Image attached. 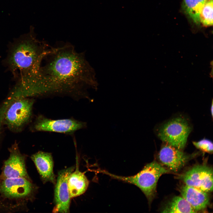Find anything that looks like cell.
Listing matches in <instances>:
<instances>
[{
  "mask_svg": "<svg viewBox=\"0 0 213 213\" xmlns=\"http://www.w3.org/2000/svg\"><path fill=\"white\" fill-rule=\"evenodd\" d=\"M181 150L165 143L162 147L158 154L161 164L169 170L174 172L179 171L195 154H188Z\"/></svg>",
  "mask_w": 213,
  "mask_h": 213,
  "instance_id": "cell-11",
  "label": "cell"
},
{
  "mask_svg": "<svg viewBox=\"0 0 213 213\" xmlns=\"http://www.w3.org/2000/svg\"><path fill=\"white\" fill-rule=\"evenodd\" d=\"M213 3V0H208L204 6L200 13V22L204 26L212 25Z\"/></svg>",
  "mask_w": 213,
  "mask_h": 213,
  "instance_id": "cell-17",
  "label": "cell"
},
{
  "mask_svg": "<svg viewBox=\"0 0 213 213\" xmlns=\"http://www.w3.org/2000/svg\"><path fill=\"white\" fill-rule=\"evenodd\" d=\"M14 45L8 62L11 70L18 73L19 80L29 78L37 72L43 57L51 47L36 38L32 26L30 32Z\"/></svg>",
  "mask_w": 213,
  "mask_h": 213,
  "instance_id": "cell-2",
  "label": "cell"
},
{
  "mask_svg": "<svg viewBox=\"0 0 213 213\" xmlns=\"http://www.w3.org/2000/svg\"><path fill=\"white\" fill-rule=\"evenodd\" d=\"M94 69L83 53L69 43L50 47L43 57L32 84V96L66 95L88 97V90L96 89Z\"/></svg>",
  "mask_w": 213,
  "mask_h": 213,
  "instance_id": "cell-1",
  "label": "cell"
},
{
  "mask_svg": "<svg viewBox=\"0 0 213 213\" xmlns=\"http://www.w3.org/2000/svg\"><path fill=\"white\" fill-rule=\"evenodd\" d=\"M9 156L4 163L0 179L23 178L31 180L25 165V156L20 152L16 142L9 149Z\"/></svg>",
  "mask_w": 213,
  "mask_h": 213,
  "instance_id": "cell-9",
  "label": "cell"
},
{
  "mask_svg": "<svg viewBox=\"0 0 213 213\" xmlns=\"http://www.w3.org/2000/svg\"><path fill=\"white\" fill-rule=\"evenodd\" d=\"M163 213H196L189 204L182 196H175L165 206Z\"/></svg>",
  "mask_w": 213,
  "mask_h": 213,
  "instance_id": "cell-16",
  "label": "cell"
},
{
  "mask_svg": "<svg viewBox=\"0 0 213 213\" xmlns=\"http://www.w3.org/2000/svg\"><path fill=\"white\" fill-rule=\"evenodd\" d=\"M98 171L112 178L136 185L144 194L149 204H151L155 195L159 178L167 172L166 169L162 165L155 161L146 164L140 172L133 176L117 175L102 170H99Z\"/></svg>",
  "mask_w": 213,
  "mask_h": 213,
  "instance_id": "cell-3",
  "label": "cell"
},
{
  "mask_svg": "<svg viewBox=\"0 0 213 213\" xmlns=\"http://www.w3.org/2000/svg\"><path fill=\"white\" fill-rule=\"evenodd\" d=\"M208 0H183L182 8L185 13L197 25L200 24L201 11Z\"/></svg>",
  "mask_w": 213,
  "mask_h": 213,
  "instance_id": "cell-15",
  "label": "cell"
},
{
  "mask_svg": "<svg viewBox=\"0 0 213 213\" xmlns=\"http://www.w3.org/2000/svg\"><path fill=\"white\" fill-rule=\"evenodd\" d=\"M191 128L184 118L173 119L162 126L158 135L165 143L181 149L185 147Z\"/></svg>",
  "mask_w": 213,
  "mask_h": 213,
  "instance_id": "cell-5",
  "label": "cell"
},
{
  "mask_svg": "<svg viewBox=\"0 0 213 213\" xmlns=\"http://www.w3.org/2000/svg\"><path fill=\"white\" fill-rule=\"evenodd\" d=\"M193 145L197 148L209 153L213 152V143L210 141L203 139L198 141L193 142Z\"/></svg>",
  "mask_w": 213,
  "mask_h": 213,
  "instance_id": "cell-18",
  "label": "cell"
},
{
  "mask_svg": "<svg viewBox=\"0 0 213 213\" xmlns=\"http://www.w3.org/2000/svg\"><path fill=\"white\" fill-rule=\"evenodd\" d=\"M31 158L43 182H50L55 184L56 180L53 172L54 163L51 154L39 151L33 154Z\"/></svg>",
  "mask_w": 213,
  "mask_h": 213,
  "instance_id": "cell-12",
  "label": "cell"
},
{
  "mask_svg": "<svg viewBox=\"0 0 213 213\" xmlns=\"http://www.w3.org/2000/svg\"><path fill=\"white\" fill-rule=\"evenodd\" d=\"M89 182L84 173L80 171L78 166L70 175L67 184L71 198L79 196L87 190Z\"/></svg>",
  "mask_w": 213,
  "mask_h": 213,
  "instance_id": "cell-14",
  "label": "cell"
},
{
  "mask_svg": "<svg viewBox=\"0 0 213 213\" xmlns=\"http://www.w3.org/2000/svg\"><path fill=\"white\" fill-rule=\"evenodd\" d=\"M180 192L182 196L196 212L208 205L209 198L207 192L186 185L181 187Z\"/></svg>",
  "mask_w": 213,
  "mask_h": 213,
  "instance_id": "cell-13",
  "label": "cell"
},
{
  "mask_svg": "<svg viewBox=\"0 0 213 213\" xmlns=\"http://www.w3.org/2000/svg\"><path fill=\"white\" fill-rule=\"evenodd\" d=\"M211 111L212 117L213 116V102H212L211 107Z\"/></svg>",
  "mask_w": 213,
  "mask_h": 213,
  "instance_id": "cell-19",
  "label": "cell"
},
{
  "mask_svg": "<svg viewBox=\"0 0 213 213\" xmlns=\"http://www.w3.org/2000/svg\"><path fill=\"white\" fill-rule=\"evenodd\" d=\"M86 126L85 122L72 118L53 120L40 115L36 118L33 128L37 131L71 133Z\"/></svg>",
  "mask_w": 213,
  "mask_h": 213,
  "instance_id": "cell-8",
  "label": "cell"
},
{
  "mask_svg": "<svg viewBox=\"0 0 213 213\" xmlns=\"http://www.w3.org/2000/svg\"><path fill=\"white\" fill-rule=\"evenodd\" d=\"M73 166L61 170L58 173L54 190V206L53 212L68 213L70 211L71 198L67 182L70 174L73 172Z\"/></svg>",
  "mask_w": 213,
  "mask_h": 213,
  "instance_id": "cell-10",
  "label": "cell"
},
{
  "mask_svg": "<svg viewBox=\"0 0 213 213\" xmlns=\"http://www.w3.org/2000/svg\"><path fill=\"white\" fill-rule=\"evenodd\" d=\"M35 187L31 180L23 178L0 179V196L19 202L32 199Z\"/></svg>",
  "mask_w": 213,
  "mask_h": 213,
  "instance_id": "cell-6",
  "label": "cell"
},
{
  "mask_svg": "<svg viewBox=\"0 0 213 213\" xmlns=\"http://www.w3.org/2000/svg\"><path fill=\"white\" fill-rule=\"evenodd\" d=\"M34 100L28 98L14 99L5 113L4 123L13 131H19L30 121Z\"/></svg>",
  "mask_w": 213,
  "mask_h": 213,
  "instance_id": "cell-4",
  "label": "cell"
},
{
  "mask_svg": "<svg viewBox=\"0 0 213 213\" xmlns=\"http://www.w3.org/2000/svg\"><path fill=\"white\" fill-rule=\"evenodd\" d=\"M185 185L208 193L213 190V169L206 164L194 165L179 175Z\"/></svg>",
  "mask_w": 213,
  "mask_h": 213,
  "instance_id": "cell-7",
  "label": "cell"
}]
</instances>
